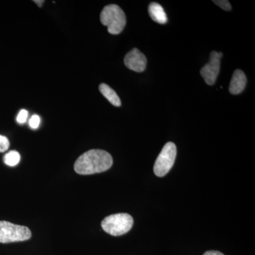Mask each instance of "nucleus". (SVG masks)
<instances>
[{"label": "nucleus", "mask_w": 255, "mask_h": 255, "mask_svg": "<svg viewBox=\"0 0 255 255\" xmlns=\"http://www.w3.org/2000/svg\"><path fill=\"white\" fill-rule=\"evenodd\" d=\"M133 219L130 215L121 213L110 215L101 223L102 229L113 236H123L128 233L133 226Z\"/></svg>", "instance_id": "3"}, {"label": "nucleus", "mask_w": 255, "mask_h": 255, "mask_svg": "<svg viewBox=\"0 0 255 255\" xmlns=\"http://www.w3.org/2000/svg\"><path fill=\"white\" fill-rule=\"evenodd\" d=\"M113 158L107 151L90 150L82 154L75 161L74 169L81 175H90L105 172L112 167Z\"/></svg>", "instance_id": "1"}, {"label": "nucleus", "mask_w": 255, "mask_h": 255, "mask_svg": "<svg viewBox=\"0 0 255 255\" xmlns=\"http://www.w3.org/2000/svg\"><path fill=\"white\" fill-rule=\"evenodd\" d=\"M40 123H41V119L39 116L33 115L32 116L31 118L29 120V126L31 128L36 129L39 127Z\"/></svg>", "instance_id": "14"}, {"label": "nucleus", "mask_w": 255, "mask_h": 255, "mask_svg": "<svg viewBox=\"0 0 255 255\" xmlns=\"http://www.w3.org/2000/svg\"><path fill=\"white\" fill-rule=\"evenodd\" d=\"M177 157V146L172 142L164 145L154 164V173L157 177H162L168 173L173 167Z\"/></svg>", "instance_id": "5"}, {"label": "nucleus", "mask_w": 255, "mask_h": 255, "mask_svg": "<svg viewBox=\"0 0 255 255\" xmlns=\"http://www.w3.org/2000/svg\"><path fill=\"white\" fill-rule=\"evenodd\" d=\"M100 21L112 35L122 33L127 24L125 13L117 4L107 5L104 7L101 12Z\"/></svg>", "instance_id": "2"}, {"label": "nucleus", "mask_w": 255, "mask_h": 255, "mask_svg": "<svg viewBox=\"0 0 255 255\" xmlns=\"http://www.w3.org/2000/svg\"><path fill=\"white\" fill-rule=\"evenodd\" d=\"M9 141L7 137L0 135V152H4L9 149Z\"/></svg>", "instance_id": "13"}, {"label": "nucleus", "mask_w": 255, "mask_h": 255, "mask_svg": "<svg viewBox=\"0 0 255 255\" xmlns=\"http://www.w3.org/2000/svg\"><path fill=\"white\" fill-rule=\"evenodd\" d=\"M21 156L17 151L11 150L6 154L4 157V162L6 165L9 167H14L19 162Z\"/></svg>", "instance_id": "11"}, {"label": "nucleus", "mask_w": 255, "mask_h": 255, "mask_svg": "<svg viewBox=\"0 0 255 255\" xmlns=\"http://www.w3.org/2000/svg\"><path fill=\"white\" fill-rule=\"evenodd\" d=\"M124 64L129 70L142 73L145 70L147 58L137 48H133L126 55Z\"/></svg>", "instance_id": "7"}, {"label": "nucleus", "mask_w": 255, "mask_h": 255, "mask_svg": "<svg viewBox=\"0 0 255 255\" xmlns=\"http://www.w3.org/2000/svg\"><path fill=\"white\" fill-rule=\"evenodd\" d=\"M223 53L212 51L210 55L209 63L201 68L200 73L201 77L209 85H214L220 73L221 68V59Z\"/></svg>", "instance_id": "6"}, {"label": "nucleus", "mask_w": 255, "mask_h": 255, "mask_svg": "<svg viewBox=\"0 0 255 255\" xmlns=\"http://www.w3.org/2000/svg\"><path fill=\"white\" fill-rule=\"evenodd\" d=\"M203 255H225L224 254H223L222 253H221V252L219 251H210L206 252L205 253H204Z\"/></svg>", "instance_id": "16"}, {"label": "nucleus", "mask_w": 255, "mask_h": 255, "mask_svg": "<svg viewBox=\"0 0 255 255\" xmlns=\"http://www.w3.org/2000/svg\"><path fill=\"white\" fill-rule=\"evenodd\" d=\"M28 113L27 111L25 110H21L18 113L17 117H16V121L18 124H24L26 122V119L28 118Z\"/></svg>", "instance_id": "15"}, {"label": "nucleus", "mask_w": 255, "mask_h": 255, "mask_svg": "<svg viewBox=\"0 0 255 255\" xmlns=\"http://www.w3.org/2000/svg\"><path fill=\"white\" fill-rule=\"evenodd\" d=\"M148 12L150 18L159 24H165L167 22V16L160 4L157 2L150 3L148 6Z\"/></svg>", "instance_id": "9"}, {"label": "nucleus", "mask_w": 255, "mask_h": 255, "mask_svg": "<svg viewBox=\"0 0 255 255\" xmlns=\"http://www.w3.org/2000/svg\"><path fill=\"white\" fill-rule=\"evenodd\" d=\"M34 1V2L36 3L39 7H41V6H43V3H44V1H43V0H42V1H41V0H39V1H38V0H36V1Z\"/></svg>", "instance_id": "17"}, {"label": "nucleus", "mask_w": 255, "mask_h": 255, "mask_svg": "<svg viewBox=\"0 0 255 255\" xmlns=\"http://www.w3.org/2000/svg\"><path fill=\"white\" fill-rule=\"evenodd\" d=\"M214 3L225 11H231L232 9V6L227 0H214Z\"/></svg>", "instance_id": "12"}, {"label": "nucleus", "mask_w": 255, "mask_h": 255, "mask_svg": "<svg viewBox=\"0 0 255 255\" xmlns=\"http://www.w3.org/2000/svg\"><path fill=\"white\" fill-rule=\"evenodd\" d=\"M31 232L24 226L14 224L6 221H0V243H16L31 239Z\"/></svg>", "instance_id": "4"}, {"label": "nucleus", "mask_w": 255, "mask_h": 255, "mask_svg": "<svg viewBox=\"0 0 255 255\" xmlns=\"http://www.w3.org/2000/svg\"><path fill=\"white\" fill-rule=\"evenodd\" d=\"M99 90L102 95L107 99L109 102L112 104V105L115 106V107H121L122 106V101L117 92L114 91L112 87L107 85V84L102 83L99 87Z\"/></svg>", "instance_id": "10"}, {"label": "nucleus", "mask_w": 255, "mask_h": 255, "mask_svg": "<svg viewBox=\"0 0 255 255\" xmlns=\"http://www.w3.org/2000/svg\"><path fill=\"white\" fill-rule=\"evenodd\" d=\"M247 85V77L244 72L241 70H236L233 73L231 84H230L229 92L233 95H239L246 88Z\"/></svg>", "instance_id": "8"}]
</instances>
